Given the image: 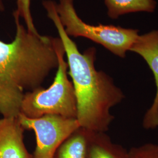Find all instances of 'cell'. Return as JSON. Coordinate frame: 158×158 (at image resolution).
<instances>
[{
    "label": "cell",
    "instance_id": "obj_1",
    "mask_svg": "<svg viewBox=\"0 0 158 158\" xmlns=\"http://www.w3.org/2000/svg\"><path fill=\"white\" fill-rule=\"evenodd\" d=\"M17 27L14 40H0V114L18 117L27 92L41 87L58 66L56 38L29 32L14 12Z\"/></svg>",
    "mask_w": 158,
    "mask_h": 158
},
{
    "label": "cell",
    "instance_id": "obj_2",
    "mask_svg": "<svg viewBox=\"0 0 158 158\" xmlns=\"http://www.w3.org/2000/svg\"><path fill=\"white\" fill-rule=\"evenodd\" d=\"M56 4L51 0L43 2L48 16L56 28L68 59V74L72 79L76 100V119L81 127L106 132L114 119L110 110L123 101L124 94L110 76L96 70L94 48L83 53L79 51L60 21Z\"/></svg>",
    "mask_w": 158,
    "mask_h": 158
},
{
    "label": "cell",
    "instance_id": "obj_3",
    "mask_svg": "<svg viewBox=\"0 0 158 158\" xmlns=\"http://www.w3.org/2000/svg\"><path fill=\"white\" fill-rule=\"evenodd\" d=\"M58 66L55 79L48 89L42 87L27 92L23 98L20 114L35 118L47 114L76 118L77 106L73 85L68 79V64L64 56L62 42L56 38Z\"/></svg>",
    "mask_w": 158,
    "mask_h": 158
},
{
    "label": "cell",
    "instance_id": "obj_4",
    "mask_svg": "<svg viewBox=\"0 0 158 158\" xmlns=\"http://www.w3.org/2000/svg\"><path fill=\"white\" fill-rule=\"evenodd\" d=\"M74 0H60L56 10L69 36L84 37L100 44L114 55L125 57L139 36L138 31L113 25H89L77 15Z\"/></svg>",
    "mask_w": 158,
    "mask_h": 158
},
{
    "label": "cell",
    "instance_id": "obj_5",
    "mask_svg": "<svg viewBox=\"0 0 158 158\" xmlns=\"http://www.w3.org/2000/svg\"><path fill=\"white\" fill-rule=\"evenodd\" d=\"M18 119L25 130H33L36 146L33 158H52L57 148L80 126L76 118L47 114L30 118L19 114Z\"/></svg>",
    "mask_w": 158,
    "mask_h": 158
},
{
    "label": "cell",
    "instance_id": "obj_6",
    "mask_svg": "<svg viewBox=\"0 0 158 158\" xmlns=\"http://www.w3.org/2000/svg\"><path fill=\"white\" fill-rule=\"evenodd\" d=\"M130 51L138 54L146 61L154 76L156 95L143 120L145 128L154 129L158 127V29L139 35Z\"/></svg>",
    "mask_w": 158,
    "mask_h": 158
},
{
    "label": "cell",
    "instance_id": "obj_7",
    "mask_svg": "<svg viewBox=\"0 0 158 158\" xmlns=\"http://www.w3.org/2000/svg\"><path fill=\"white\" fill-rule=\"evenodd\" d=\"M25 130L18 117L0 119V158H33L23 142Z\"/></svg>",
    "mask_w": 158,
    "mask_h": 158
},
{
    "label": "cell",
    "instance_id": "obj_8",
    "mask_svg": "<svg viewBox=\"0 0 158 158\" xmlns=\"http://www.w3.org/2000/svg\"><path fill=\"white\" fill-rule=\"evenodd\" d=\"M90 131L80 127L59 145L52 158H88Z\"/></svg>",
    "mask_w": 158,
    "mask_h": 158
},
{
    "label": "cell",
    "instance_id": "obj_9",
    "mask_svg": "<svg viewBox=\"0 0 158 158\" xmlns=\"http://www.w3.org/2000/svg\"><path fill=\"white\" fill-rule=\"evenodd\" d=\"M88 158H130L122 146L113 143L106 132L90 131Z\"/></svg>",
    "mask_w": 158,
    "mask_h": 158
},
{
    "label": "cell",
    "instance_id": "obj_10",
    "mask_svg": "<svg viewBox=\"0 0 158 158\" xmlns=\"http://www.w3.org/2000/svg\"><path fill=\"white\" fill-rule=\"evenodd\" d=\"M108 15L112 19L131 12L155 11L156 3L155 0H104Z\"/></svg>",
    "mask_w": 158,
    "mask_h": 158
},
{
    "label": "cell",
    "instance_id": "obj_11",
    "mask_svg": "<svg viewBox=\"0 0 158 158\" xmlns=\"http://www.w3.org/2000/svg\"><path fill=\"white\" fill-rule=\"evenodd\" d=\"M17 10L14 12L23 19L26 23V28L29 32L35 34H39L35 28L31 15V0H17Z\"/></svg>",
    "mask_w": 158,
    "mask_h": 158
},
{
    "label": "cell",
    "instance_id": "obj_12",
    "mask_svg": "<svg viewBox=\"0 0 158 158\" xmlns=\"http://www.w3.org/2000/svg\"><path fill=\"white\" fill-rule=\"evenodd\" d=\"M128 153L130 158H158V144L147 143L133 147Z\"/></svg>",
    "mask_w": 158,
    "mask_h": 158
},
{
    "label": "cell",
    "instance_id": "obj_13",
    "mask_svg": "<svg viewBox=\"0 0 158 158\" xmlns=\"http://www.w3.org/2000/svg\"><path fill=\"white\" fill-rule=\"evenodd\" d=\"M4 10V6L3 4L2 0H0V11H3Z\"/></svg>",
    "mask_w": 158,
    "mask_h": 158
},
{
    "label": "cell",
    "instance_id": "obj_14",
    "mask_svg": "<svg viewBox=\"0 0 158 158\" xmlns=\"http://www.w3.org/2000/svg\"></svg>",
    "mask_w": 158,
    "mask_h": 158
}]
</instances>
